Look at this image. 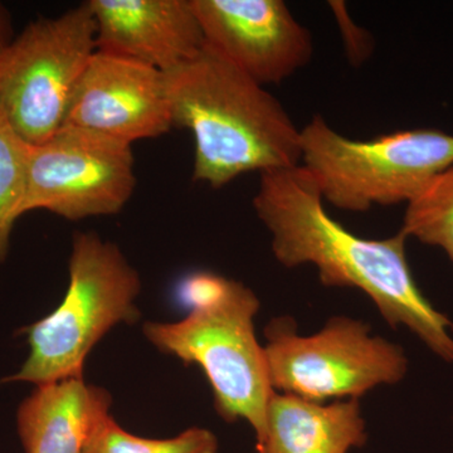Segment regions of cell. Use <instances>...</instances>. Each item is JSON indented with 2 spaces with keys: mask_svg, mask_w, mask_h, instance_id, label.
<instances>
[{
  "mask_svg": "<svg viewBox=\"0 0 453 453\" xmlns=\"http://www.w3.org/2000/svg\"><path fill=\"white\" fill-rule=\"evenodd\" d=\"M330 8L335 13L338 19L340 29H342V38L347 44L348 57L351 64H360L365 61L369 52L372 50L371 37L365 35V29L359 28L351 22L350 18L345 8L344 3L330 2Z\"/></svg>",
  "mask_w": 453,
  "mask_h": 453,
  "instance_id": "17",
  "label": "cell"
},
{
  "mask_svg": "<svg viewBox=\"0 0 453 453\" xmlns=\"http://www.w3.org/2000/svg\"><path fill=\"white\" fill-rule=\"evenodd\" d=\"M301 163L324 201L342 211L408 204L453 165V135L436 129L349 139L316 115L301 130Z\"/></svg>",
  "mask_w": 453,
  "mask_h": 453,
  "instance_id": "5",
  "label": "cell"
},
{
  "mask_svg": "<svg viewBox=\"0 0 453 453\" xmlns=\"http://www.w3.org/2000/svg\"><path fill=\"white\" fill-rule=\"evenodd\" d=\"M65 125L133 145L173 129L165 76L134 59L96 50L74 88Z\"/></svg>",
  "mask_w": 453,
  "mask_h": 453,
  "instance_id": "10",
  "label": "cell"
},
{
  "mask_svg": "<svg viewBox=\"0 0 453 453\" xmlns=\"http://www.w3.org/2000/svg\"><path fill=\"white\" fill-rule=\"evenodd\" d=\"M314 179L303 166L262 173L253 208L273 238L282 266L312 265L326 288L365 292L393 327H407L453 365V323L426 299L408 264L401 231L366 240L329 216Z\"/></svg>",
  "mask_w": 453,
  "mask_h": 453,
  "instance_id": "1",
  "label": "cell"
},
{
  "mask_svg": "<svg viewBox=\"0 0 453 453\" xmlns=\"http://www.w3.org/2000/svg\"><path fill=\"white\" fill-rule=\"evenodd\" d=\"M265 334L273 390L312 403L359 399L381 384L399 383L408 372L403 348L372 336L368 324L347 316L329 319L309 336L297 334L294 319L276 318Z\"/></svg>",
  "mask_w": 453,
  "mask_h": 453,
  "instance_id": "6",
  "label": "cell"
},
{
  "mask_svg": "<svg viewBox=\"0 0 453 453\" xmlns=\"http://www.w3.org/2000/svg\"><path fill=\"white\" fill-rule=\"evenodd\" d=\"M97 50L168 73L204 47L190 0H88Z\"/></svg>",
  "mask_w": 453,
  "mask_h": 453,
  "instance_id": "11",
  "label": "cell"
},
{
  "mask_svg": "<svg viewBox=\"0 0 453 453\" xmlns=\"http://www.w3.org/2000/svg\"><path fill=\"white\" fill-rule=\"evenodd\" d=\"M111 404L105 388L83 378L37 386L17 412L26 453H85L95 429L110 416Z\"/></svg>",
  "mask_w": 453,
  "mask_h": 453,
  "instance_id": "12",
  "label": "cell"
},
{
  "mask_svg": "<svg viewBox=\"0 0 453 453\" xmlns=\"http://www.w3.org/2000/svg\"><path fill=\"white\" fill-rule=\"evenodd\" d=\"M359 399L312 403L273 393L267 407V436L258 453H348L366 443Z\"/></svg>",
  "mask_w": 453,
  "mask_h": 453,
  "instance_id": "13",
  "label": "cell"
},
{
  "mask_svg": "<svg viewBox=\"0 0 453 453\" xmlns=\"http://www.w3.org/2000/svg\"><path fill=\"white\" fill-rule=\"evenodd\" d=\"M70 283L55 311L25 329L29 354L20 371L3 381L35 386L83 378L86 357L119 324L139 320L142 280L116 244L92 232L74 235Z\"/></svg>",
  "mask_w": 453,
  "mask_h": 453,
  "instance_id": "4",
  "label": "cell"
},
{
  "mask_svg": "<svg viewBox=\"0 0 453 453\" xmlns=\"http://www.w3.org/2000/svg\"><path fill=\"white\" fill-rule=\"evenodd\" d=\"M219 440L210 429L193 427L177 437L157 440L135 436L113 421L111 414L89 438L85 453H217Z\"/></svg>",
  "mask_w": 453,
  "mask_h": 453,
  "instance_id": "15",
  "label": "cell"
},
{
  "mask_svg": "<svg viewBox=\"0 0 453 453\" xmlns=\"http://www.w3.org/2000/svg\"><path fill=\"white\" fill-rule=\"evenodd\" d=\"M164 76L173 127L195 138L196 181L219 189L246 173L300 165L301 130L285 107L207 44Z\"/></svg>",
  "mask_w": 453,
  "mask_h": 453,
  "instance_id": "2",
  "label": "cell"
},
{
  "mask_svg": "<svg viewBox=\"0 0 453 453\" xmlns=\"http://www.w3.org/2000/svg\"><path fill=\"white\" fill-rule=\"evenodd\" d=\"M190 312L177 323H146V339L186 365L201 366L213 390L214 407L226 422H249L257 449L267 436L271 386L255 318L259 300L242 282L196 271L178 286Z\"/></svg>",
  "mask_w": 453,
  "mask_h": 453,
  "instance_id": "3",
  "label": "cell"
},
{
  "mask_svg": "<svg viewBox=\"0 0 453 453\" xmlns=\"http://www.w3.org/2000/svg\"><path fill=\"white\" fill-rule=\"evenodd\" d=\"M190 3L205 44L259 85L285 81L311 61V35L282 0Z\"/></svg>",
  "mask_w": 453,
  "mask_h": 453,
  "instance_id": "9",
  "label": "cell"
},
{
  "mask_svg": "<svg viewBox=\"0 0 453 453\" xmlns=\"http://www.w3.org/2000/svg\"><path fill=\"white\" fill-rule=\"evenodd\" d=\"M28 154L29 145L0 115V264L7 258L14 223L22 217Z\"/></svg>",
  "mask_w": 453,
  "mask_h": 453,
  "instance_id": "16",
  "label": "cell"
},
{
  "mask_svg": "<svg viewBox=\"0 0 453 453\" xmlns=\"http://www.w3.org/2000/svg\"><path fill=\"white\" fill-rule=\"evenodd\" d=\"M135 188L129 142L64 125L42 144L29 145L20 214L44 210L68 220L113 216Z\"/></svg>",
  "mask_w": 453,
  "mask_h": 453,
  "instance_id": "8",
  "label": "cell"
},
{
  "mask_svg": "<svg viewBox=\"0 0 453 453\" xmlns=\"http://www.w3.org/2000/svg\"><path fill=\"white\" fill-rule=\"evenodd\" d=\"M402 234L440 247L453 262V165L437 174L407 204Z\"/></svg>",
  "mask_w": 453,
  "mask_h": 453,
  "instance_id": "14",
  "label": "cell"
},
{
  "mask_svg": "<svg viewBox=\"0 0 453 453\" xmlns=\"http://www.w3.org/2000/svg\"><path fill=\"white\" fill-rule=\"evenodd\" d=\"M88 3L26 27L0 55V115L28 145L61 129L74 88L96 52Z\"/></svg>",
  "mask_w": 453,
  "mask_h": 453,
  "instance_id": "7",
  "label": "cell"
},
{
  "mask_svg": "<svg viewBox=\"0 0 453 453\" xmlns=\"http://www.w3.org/2000/svg\"><path fill=\"white\" fill-rule=\"evenodd\" d=\"M13 27H12V17L7 7L0 3V55L7 49L9 43L13 41Z\"/></svg>",
  "mask_w": 453,
  "mask_h": 453,
  "instance_id": "18",
  "label": "cell"
}]
</instances>
